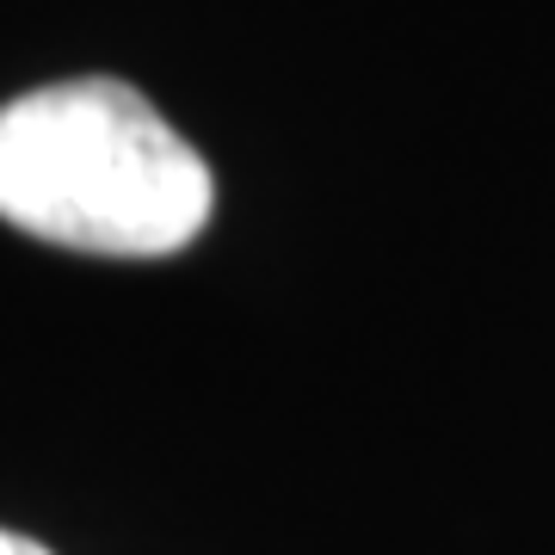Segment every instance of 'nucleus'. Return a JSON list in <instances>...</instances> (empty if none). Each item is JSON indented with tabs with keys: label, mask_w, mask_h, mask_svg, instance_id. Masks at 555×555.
Instances as JSON below:
<instances>
[{
	"label": "nucleus",
	"mask_w": 555,
	"mask_h": 555,
	"mask_svg": "<svg viewBox=\"0 0 555 555\" xmlns=\"http://www.w3.org/2000/svg\"><path fill=\"white\" fill-rule=\"evenodd\" d=\"M217 179L204 155L105 75L0 105V222L75 254L167 259L204 235Z\"/></svg>",
	"instance_id": "obj_1"
},
{
	"label": "nucleus",
	"mask_w": 555,
	"mask_h": 555,
	"mask_svg": "<svg viewBox=\"0 0 555 555\" xmlns=\"http://www.w3.org/2000/svg\"><path fill=\"white\" fill-rule=\"evenodd\" d=\"M0 555H50V550L31 543V537H20V531H0Z\"/></svg>",
	"instance_id": "obj_2"
}]
</instances>
